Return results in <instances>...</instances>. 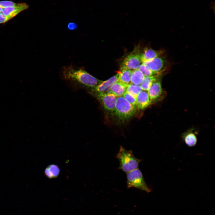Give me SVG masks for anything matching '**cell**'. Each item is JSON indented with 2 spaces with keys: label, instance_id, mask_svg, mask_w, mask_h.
Returning <instances> with one entry per match:
<instances>
[{
  "label": "cell",
  "instance_id": "5bb4252c",
  "mask_svg": "<svg viewBox=\"0 0 215 215\" xmlns=\"http://www.w3.org/2000/svg\"><path fill=\"white\" fill-rule=\"evenodd\" d=\"M133 70L121 68L117 72L119 74L118 81L127 85L131 84L130 78Z\"/></svg>",
  "mask_w": 215,
  "mask_h": 215
},
{
  "label": "cell",
  "instance_id": "44dd1931",
  "mask_svg": "<svg viewBox=\"0 0 215 215\" xmlns=\"http://www.w3.org/2000/svg\"><path fill=\"white\" fill-rule=\"evenodd\" d=\"M21 3H16L10 1H0V7L4 8L6 7L17 6L19 5Z\"/></svg>",
  "mask_w": 215,
  "mask_h": 215
},
{
  "label": "cell",
  "instance_id": "cb8c5ba5",
  "mask_svg": "<svg viewBox=\"0 0 215 215\" xmlns=\"http://www.w3.org/2000/svg\"><path fill=\"white\" fill-rule=\"evenodd\" d=\"M77 27L76 24L70 22L69 23L68 25V27L70 30H73L76 28Z\"/></svg>",
  "mask_w": 215,
  "mask_h": 215
},
{
  "label": "cell",
  "instance_id": "8fae6325",
  "mask_svg": "<svg viewBox=\"0 0 215 215\" xmlns=\"http://www.w3.org/2000/svg\"><path fill=\"white\" fill-rule=\"evenodd\" d=\"M28 7V5L26 3H21L18 6L3 8L1 12L4 15L9 17L11 19Z\"/></svg>",
  "mask_w": 215,
  "mask_h": 215
},
{
  "label": "cell",
  "instance_id": "9c48e42d",
  "mask_svg": "<svg viewBox=\"0 0 215 215\" xmlns=\"http://www.w3.org/2000/svg\"><path fill=\"white\" fill-rule=\"evenodd\" d=\"M119 74H117L108 79L103 81L101 83L92 88L96 93H107L110 90L112 85L118 80Z\"/></svg>",
  "mask_w": 215,
  "mask_h": 215
},
{
  "label": "cell",
  "instance_id": "d4e9b609",
  "mask_svg": "<svg viewBox=\"0 0 215 215\" xmlns=\"http://www.w3.org/2000/svg\"><path fill=\"white\" fill-rule=\"evenodd\" d=\"M3 8L0 7V13L3 10Z\"/></svg>",
  "mask_w": 215,
  "mask_h": 215
},
{
  "label": "cell",
  "instance_id": "d6986e66",
  "mask_svg": "<svg viewBox=\"0 0 215 215\" xmlns=\"http://www.w3.org/2000/svg\"><path fill=\"white\" fill-rule=\"evenodd\" d=\"M142 90L140 85L130 84L128 85L126 92L136 98L138 94Z\"/></svg>",
  "mask_w": 215,
  "mask_h": 215
},
{
  "label": "cell",
  "instance_id": "ba28073f",
  "mask_svg": "<svg viewBox=\"0 0 215 215\" xmlns=\"http://www.w3.org/2000/svg\"><path fill=\"white\" fill-rule=\"evenodd\" d=\"M152 101L161 100L163 95L162 88L161 78L154 82L148 90Z\"/></svg>",
  "mask_w": 215,
  "mask_h": 215
},
{
  "label": "cell",
  "instance_id": "e0dca14e",
  "mask_svg": "<svg viewBox=\"0 0 215 215\" xmlns=\"http://www.w3.org/2000/svg\"><path fill=\"white\" fill-rule=\"evenodd\" d=\"M145 76L138 69L133 70L130 78L131 83L140 85L144 80Z\"/></svg>",
  "mask_w": 215,
  "mask_h": 215
},
{
  "label": "cell",
  "instance_id": "ac0fdd59",
  "mask_svg": "<svg viewBox=\"0 0 215 215\" xmlns=\"http://www.w3.org/2000/svg\"><path fill=\"white\" fill-rule=\"evenodd\" d=\"M60 172V169L57 165H49L45 169L44 173L46 176L50 179L57 177Z\"/></svg>",
  "mask_w": 215,
  "mask_h": 215
},
{
  "label": "cell",
  "instance_id": "6da1fadb",
  "mask_svg": "<svg viewBox=\"0 0 215 215\" xmlns=\"http://www.w3.org/2000/svg\"><path fill=\"white\" fill-rule=\"evenodd\" d=\"M63 77L65 80L73 81L83 86L93 88L103 81L97 79L85 71L83 68L70 65L62 69Z\"/></svg>",
  "mask_w": 215,
  "mask_h": 215
},
{
  "label": "cell",
  "instance_id": "5b68a950",
  "mask_svg": "<svg viewBox=\"0 0 215 215\" xmlns=\"http://www.w3.org/2000/svg\"><path fill=\"white\" fill-rule=\"evenodd\" d=\"M141 54L139 48H135L132 52L125 58L122 62L121 68L131 70L138 69L143 63L141 60Z\"/></svg>",
  "mask_w": 215,
  "mask_h": 215
},
{
  "label": "cell",
  "instance_id": "9a60e30c",
  "mask_svg": "<svg viewBox=\"0 0 215 215\" xmlns=\"http://www.w3.org/2000/svg\"><path fill=\"white\" fill-rule=\"evenodd\" d=\"M128 85L117 81L111 86L110 93L117 97L122 96L126 91Z\"/></svg>",
  "mask_w": 215,
  "mask_h": 215
},
{
  "label": "cell",
  "instance_id": "7c38bea8",
  "mask_svg": "<svg viewBox=\"0 0 215 215\" xmlns=\"http://www.w3.org/2000/svg\"><path fill=\"white\" fill-rule=\"evenodd\" d=\"M164 51L162 50H155L151 49L145 48L143 53H141V59L142 63L150 61L153 59L162 55Z\"/></svg>",
  "mask_w": 215,
  "mask_h": 215
},
{
  "label": "cell",
  "instance_id": "8992f818",
  "mask_svg": "<svg viewBox=\"0 0 215 215\" xmlns=\"http://www.w3.org/2000/svg\"><path fill=\"white\" fill-rule=\"evenodd\" d=\"M96 96L107 111L114 112L117 97L111 93H98Z\"/></svg>",
  "mask_w": 215,
  "mask_h": 215
},
{
  "label": "cell",
  "instance_id": "30bf717a",
  "mask_svg": "<svg viewBox=\"0 0 215 215\" xmlns=\"http://www.w3.org/2000/svg\"><path fill=\"white\" fill-rule=\"evenodd\" d=\"M151 102L148 91L142 90L136 98V107L139 109H144Z\"/></svg>",
  "mask_w": 215,
  "mask_h": 215
},
{
  "label": "cell",
  "instance_id": "603a6c76",
  "mask_svg": "<svg viewBox=\"0 0 215 215\" xmlns=\"http://www.w3.org/2000/svg\"><path fill=\"white\" fill-rule=\"evenodd\" d=\"M10 19V17L4 15L1 12L0 13V24L5 23Z\"/></svg>",
  "mask_w": 215,
  "mask_h": 215
},
{
  "label": "cell",
  "instance_id": "2e32d148",
  "mask_svg": "<svg viewBox=\"0 0 215 215\" xmlns=\"http://www.w3.org/2000/svg\"><path fill=\"white\" fill-rule=\"evenodd\" d=\"M160 76L161 75H157L145 77L144 80L140 85L142 90L148 91L152 84L160 78Z\"/></svg>",
  "mask_w": 215,
  "mask_h": 215
},
{
  "label": "cell",
  "instance_id": "7402d4cb",
  "mask_svg": "<svg viewBox=\"0 0 215 215\" xmlns=\"http://www.w3.org/2000/svg\"><path fill=\"white\" fill-rule=\"evenodd\" d=\"M123 96L129 103L133 106L136 107V98L133 96L125 92L123 95Z\"/></svg>",
  "mask_w": 215,
  "mask_h": 215
},
{
  "label": "cell",
  "instance_id": "277c9868",
  "mask_svg": "<svg viewBox=\"0 0 215 215\" xmlns=\"http://www.w3.org/2000/svg\"><path fill=\"white\" fill-rule=\"evenodd\" d=\"M128 188L134 187L147 193L151 189L147 186L142 172L138 168L126 173Z\"/></svg>",
  "mask_w": 215,
  "mask_h": 215
},
{
  "label": "cell",
  "instance_id": "7a4b0ae2",
  "mask_svg": "<svg viewBox=\"0 0 215 215\" xmlns=\"http://www.w3.org/2000/svg\"><path fill=\"white\" fill-rule=\"evenodd\" d=\"M116 157L119 162V169L126 173L138 168L141 161L135 156L132 150H126L122 146Z\"/></svg>",
  "mask_w": 215,
  "mask_h": 215
},
{
  "label": "cell",
  "instance_id": "3957f363",
  "mask_svg": "<svg viewBox=\"0 0 215 215\" xmlns=\"http://www.w3.org/2000/svg\"><path fill=\"white\" fill-rule=\"evenodd\" d=\"M136 107L129 103L123 96L118 97L115 113L120 120L124 121L129 119L135 113Z\"/></svg>",
  "mask_w": 215,
  "mask_h": 215
},
{
  "label": "cell",
  "instance_id": "4fadbf2b",
  "mask_svg": "<svg viewBox=\"0 0 215 215\" xmlns=\"http://www.w3.org/2000/svg\"><path fill=\"white\" fill-rule=\"evenodd\" d=\"M182 138L185 144L189 147L196 145L197 141L196 133L193 130H190L184 133L182 135Z\"/></svg>",
  "mask_w": 215,
  "mask_h": 215
},
{
  "label": "cell",
  "instance_id": "ffe728a7",
  "mask_svg": "<svg viewBox=\"0 0 215 215\" xmlns=\"http://www.w3.org/2000/svg\"><path fill=\"white\" fill-rule=\"evenodd\" d=\"M144 74L145 77L150 76L158 75L151 70L147 66L142 64L138 69Z\"/></svg>",
  "mask_w": 215,
  "mask_h": 215
},
{
  "label": "cell",
  "instance_id": "52a82bcc",
  "mask_svg": "<svg viewBox=\"0 0 215 215\" xmlns=\"http://www.w3.org/2000/svg\"><path fill=\"white\" fill-rule=\"evenodd\" d=\"M143 63L156 74L161 75L166 70L167 62L162 55Z\"/></svg>",
  "mask_w": 215,
  "mask_h": 215
}]
</instances>
